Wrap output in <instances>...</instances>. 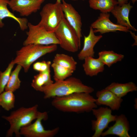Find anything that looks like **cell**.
<instances>
[{
    "label": "cell",
    "instance_id": "cell-1",
    "mask_svg": "<svg viewBox=\"0 0 137 137\" xmlns=\"http://www.w3.org/2000/svg\"><path fill=\"white\" fill-rule=\"evenodd\" d=\"M51 104L57 109L64 112H88L96 108V99L90 93L76 92L53 98Z\"/></svg>",
    "mask_w": 137,
    "mask_h": 137
},
{
    "label": "cell",
    "instance_id": "cell-2",
    "mask_svg": "<svg viewBox=\"0 0 137 137\" xmlns=\"http://www.w3.org/2000/svg\"><path fill=\"white\" fill-rule=\"evenodd\" d=\"M94 91L91 87L85 85L81 80L74 77H70L61 81H55L43 88L41 92L47 99L66 96L76 92L91 93Z\"/></svg>",
    "mask_w": 137,
    "mask_h": 137
},
{
    "label": "cell",
    "instance_id": "cell-3",
    "mask_svg": "<svg viewBox=\"0 0 137 137\" xmlns=\"http://www.w3.org/2000/svg\"><path fill=\"white\" fill-rule=\"evenodd\" d=\"M38 107L36 105L28 108L21 107L12 111L9 116H3L2 117L10 125L6 136L12 137L14 134L16 137H20L21 129L31 124L38 116L40 112L38 111Z\"/></svg>",
    "mask_w": 137,
    "mask_h": 137
},
{
    "label": "cell",
    "instance_id": "cell-4",
    "mask_svg": "<svg viewBox=\"0 0 137 137\" xmlns=\"http://www.w3.org/2000/svg\"><path fill=\"white\" fill-rule=\"evenodd\" d=\"M57 45H43L30 44L25 45L16 52L13 63L21 65L25 72L28 71L31 64L37 60L47 54L56 51Z\"/></svg>",
    "mask_w": 137,
    "mask_h": 137
},
{
    "label": "cell",
    "instance_id": "cell-5",
    "mask_svg": "<svg viewBox=\"0 0 137 137\" xmlns=\"http://www.w3.org/2000/svg\"><path fill=\"white\" fill-rule=\"evenodd\" d=\"M60 47L72 53L77 52L80 47L81 42L74 29L64 18L54 31Z\"/></svg>",
    "mask_w": 137,
    "mask_h": 137
},
{
    "label": "cell",
    "instance_id": "cell-6",
    "mask_svg": "<svg viewBox=\"0 0 137 137\" xmlns=\"http://www.w3.org/2000/svg\"><path fill=\"white\" fill-rule=\"evenodd\" d=\"M61 4L56 2L45 4L40 12L41 19L38 25L48 31L54 32L65 18Z\"/></svg>",
    "mask_w": 137,
    "mask_h": 137
},
{
    "label": "cell",
    "instance_id": "cell-7",
    "mask_svg": "<svg viewBox=\"0 0 137 137\" xmlns=\"http://www.w3.org/2000/svg\"><path fill=\"white\" fill-rule=\"evenodd\" d=\"M28 31L27 37L23 43V45L30 44L43 45L59 44V40L54 32L50 31L38 25L30 22L27 24Z\"/></svg>",
    "mask_w": 137,
    "mask_h": 137
},
{
    "label": "cell",
    "instance_id": "cell-8",
    "mask_svg": "<svg viewBox=\"0 0 137 137\" xmlns=\"http://www.w3.org/2000/svg\"><path fill=\"white\" fill-rule=\"evenodd\" d=\"M48 118L46 112H39L38 116L33 123L22 128L20 131L21 135L26 137H53L59 132V128L57 127L52 130H46L42 121Z\"/></svg>",
    "mask_w": 137,
    "mask_h": 137
},
{
    "label": "cell",
    "instance_id": "cell-9",
    "mask_svg": "<svg viewBox=\"0 0 137 137\" xmlns=\"http://www.w3.org/2000/svg\"><path fill=\"white\" fill-rule=\"evenodd\" d=\"M112 110L107 107H101L93 109V115L96 118L91 121L92 129L94 131L92 137H100L109 123L115 121L117 115L112 114Z\"/></svg>",
    "mask_w": 137,
    "mask_h": 137
},
{
    "label": "cell",
    "instance_id": "cell-10",
    "mask_svg": "<svg viewBox=\"0 0 137 137\" xmlns=\"http://www.w3.org/2000/svg\"><path fill=\"white\" fill-rule=\"evenodd\" d=\"M110 17V14L108 13L101 12L100 14L97 19L91 25L94 33L99 32L103 34L117 31L129 32L130 30L127 28L112 22Z\"/></svg>",
    "mask_w": 137,
    "mask_h": 137
},
{
    "label": "cell",
    "instance_id": "cell-11",
    "mask_svg": "<svg viewBox=\"0 0 137 137\" xmlns=\"http://www.w3.org/2000/svg\"><path fill=\"white\" fill-rule=\"evenodd\" d=\"M45 0H9L8 5L12 10L20 16H27L37 12Z\"/></svg>",
    "mask_w": 137,
    "mask_h": 137
},
{
    "label": "cell",
    "instance_id": "cell-12",
    "mask_svg": "<svg viewBox=\"0 0 137 137\" xmlns=\"http://www.w3.org/2000/svg\"><path fill=\"white\" fill-rule=\"evenodd\" d=\"M61 8L65 18L75 31L79 39L81 42L82 22L81 16L78 12L71 4L62 0Z\"/></svg>",
    "mask_w": 137,
    "mask_h": 137
},
{
    "label": "cell",
    "instance_id": "cell-13",
    "mask_svg": "<svg viewBox=\"0 0 137 137\" xmlns=\"http://www.w3.org/2000/svg\"><path fill=\"white\" fill-rule=\"evenodd\" d=\"M97 105H105L109 107L112 110H117L120 108L123 101L120 98L111 91L105 88L97 91L96 94Z\"/></svg>",
    "mask_w": 137,
    "mask_h": 137
},
{
    "label": "cell",
    "instance_id": "cell-14",
    "mask_svg": "<svg viewBox=\"0 0 137 137\" xmlns=\"http://www.w3.org/2000/svg\"><path fill=\"white\" fill-rule=\"evenodd\" d=\"M114 124L109 127L106 131L103 132L101 136L104 137L113 135L119 137H130L128 133L130 129V124L126 116L123 114L117 115Z\"/></svg>",
    "mask_w": 137,
    "mask_h": 137
},
{
    "label": "cell",
    "instance_id": "cell-15",
    "mask_svg": "<svg viewBox=\"0 0 137 137\" xmlns=\"http://www.w3.org/2000/svg\"><path fill=\"white\" fill-rule=\"evenodd\" d=\"M93 29L90 26L88 35L87 36H84L83 47L78 55L79 60H84L87 57H94V47L102 37L101 35H96Z\"/></svg>",
    "mask_w": 137,
    "mask_h": 137
},
{
    "label": "cell",
    "instance_id": "cell-16",
    "mask_svg": "<svg viewBox=\"0 0 137 137\" xmlns=\"http://www.w3.org/2000/svg\"><path fill=\"white\" fill-rule=\"evenodd\" d=\"M132 7L129 2L121 6L116 5L110 12L116 19L118 24L136 31V29L131 24L129 19V13Z\"/></svg>",
    "mask_w": 137,
    "mask_h": 137
},
{
    "label": "cell",
    "instance_id": "cell-17",
    "mask_svg": "<svg viewBox=\"0 0 137 137\" xmlns=\"http://www.w3.org/2000/svg\"><path fill=\"white\" fill-rule=\"evenodd\" d=\"M8 1L9 0H0V28L3 27L4 25L2 20L5 18H8L16 21L18 24L21 30L24 31L28 28L27 19L24 18L17 17L10 12L7 7Z\"/></svg>",
    "mask_w": 137,
    "mask_h": 137
},
{
    "label": "cell",
    "instance_id": "cell-18",
    "mask_svg": "<svg viewBox=\"0 0 137 137\" xmlns=\"http://www.w3.org/2000/svg\"><path fill=\"white\" fill-rule=\"evenodd\" d=\"M84 60L82 67L87 75L92 77L104 71L105 65L98 58L89 57L85 58Z\"/></svg>",
    "mask_w": 137,
    "mask_h": 137
},
{
    "label": "cell",
    "instance_id": "cell-19",
    "mask_svg": "<svg viewBox=\"0 0 137 137\" xmlns=\"http://www.w3.org/2000/svg\"><path fill=\"white\" fill-rule=\"evenodd\" d=\"M105 88L111 91L121 98L125 96L129 92L137 90L136 85L132 82L124 83L113 82Z\"/></svg>",
    "mask_w": 137,
    "mask_h": 137
},
{
    "label": "cell",
    "instance_id": "cell-20",
    "mask_svg": "<svg viewBox=\"0 0 137 137\" xmlns=\"http://www.w3.org/2000/svg\"><path fill=\"white\" fill-rule=\"evenodd\" d=\"M54 83L52 80L50 68L34 76L31 83L32 87L37 91L41 92L44 87Z\"/></svg>",
    "mask_w": 137,
    "mask_h": 137
},
{
    "label": "cell",
    "instance_id": "cell-21",
    "mask_svg": "<svg viewBox=\"0 0 137 137\" xmlns=\"http://www.w3.org/2000/svg\"><path fill=\"white\" fill-rule=\"evenodd\" d=\"M90 7L102 13H109L118 4L116 0H89Z\"/></svg>",
    "mask_w": 137,
    "mask_h": 137
},
{
    "label": "cell",
    "instance_id": "cell-22",
    "mask_svg": "<svg viewBox=\"0 0 137 137\" xmlns=\"http://www.w3.org/2000/svg\"><path fill=\"white\" fill-rule=\"evenodd\" d=\"M98 58L104 65L110 67L113 64L122 60L124 56L112 50H103L99 52Z\"/></svg>",
    "mask_w": 137,
    "mask_h": 137
},
{
    "label": "cell",
    "instance_id": "cell-23",
    "mask_svg": "<svg viewBox=\"0 0 137 137\" xmlns=\"http://www.w3.org/2000/svg\"><path fill=\"white\" fill-rule=\"evenodd\" d=\"M53 62L74 71L76 69L77 64L72 57L63 54H57L54 56Z\"/></svg>",
    "mask_w": 137,
    "mask_h": 137
},
{
    "label": "cell",
    "instance_id": "cell-24",
    "mask_svg": "<svg viewBox=\"0 0 137 137\" xmlns=\"http://www.w3.org/2000/svg\"><path fill=\"white\" fill-rule=\"evenodd\" d=\"M22 67L21 65H17L15 69L11 72L9 79L5 87V91H10L14 92L20 88L21 81L19 75Z\"/></svg>",
    "mask_w": 137,
    "mask_h": 137
},
{
    "label": "cell",
    "instance_id": "cell-25",
    "mask_svg": "<svg viewBox=\"0 0 137 137\" xmlns=\"http://www.w3.org/2000/svg\"><path fill=\"white\" fill-rule=\"evenodd\" d=\"M15 100L13 92L5 91L0 93V106L4 109L9 111L14 107Z\"/></svg>",
    "mask_w": 137,
    "mask_h": 137
},
{
    "label": "cell",
    "instance_id": "cell-26",
    "mask_svg": "<svg viewBox=\"0 0 137 137\" xmlns=\"http://www.w3.org/2000/svg\"><path fill=\"white\" fill-rule=\"evenodd\" d=\"M51 66L53 70V78L55 81L65 80L71 76L74 71L53 62Z\"/></svg>",
    "mask_w": 137,
    "mask_h": 137
},
{
    "label": "cell",
    "instance_id": "cell-27",
    "mask_svg": "<svg viewBox=\"0 0 137 137\" xmlns=\"http://www.w3.org/2000/svg\"><path fill=\"white\" fill-rule=\"evenodd\" d=\"M15 64L12 60L4 72H0V93L4 91L9 79L11 71Z\"/></svg>",
    "mask_w": 137,
    "mask_h": 137
},
{
    "label": "cell",
    "instance_id": "cell-28",
    "mask_svg": "<svg viewBox=\"0 0 137 137\" xmlns=\"http://www.w3.org/2000/svg\"><path fill=\"white\" fill-rule=\"evenodd\" d=\"M51 62L43 61L35 63L33 65V68L35 71L40 72L45 71L50 68Z\"/></svg>",
    "mask_w": 137,
    "mask_h": 137
},
{
    "label": "cell",
    "instance_id": "cell-29",
    "mask_svg": "<svg viewBox=\"0 0 137 137\" xmlns=\"http://www.w3.org/2000/svg\"><path fill=\"white\" fill-rule=\"evenodd\" d=\"M128 0H117L118 5L121 6L125 4L128 3Z\"/></svg>",
    "mask_w": 137,
    "mask_h": 137
},
{
    "label": "cell",
    "instance_id": "cell-30",
    "mask_svg": "<svg viewBox=\"0 0 137 137\" xmlns=\"http://www.w3.org/2000/svg\"><path fill=\"white\" fill-rule=\"evenodd\" d=\"M129 32H130V33L132 37L134 39V40H135V42L133 44V45H137V36H136L135 35L134 33L132 32L130 30Z\"/></svg>",
    "mask_w": 137,
    "mask_h": 137
},
{
    "label": "cell",
    "instance_id": "cell-31",
    "mask_svg": "<svg viewBox=\"0 0 137 137\" xmlns=\"http://www.w3.org/2000/svg\"><path fill=\"white\" fill-rule=\"evenodd\" d=\"M133 4H134L137 1V0H131Z\"/></svg>",
    "mask_w": 137,
    "mask_h": 137
},
{
    "label": "cell",
    "instance_id": "cell-32",
    "mask_svg": "<svg viewBox=\"0 0 137 137\" xmlns=\"http://www.w3.org/2000/svg\"><path fill=\"white\" fill-rule=\"evenodd\" d=\"M62 0H56V2L58 3H61Z\"/></svg>",
    "mask_w": 137,
    "mask_h": 137
},
{
    "label": "cell",
    "instance_id": "cell-33",
    "mask_svg": "<svg viewBox=\"0 0 137 137\" xmlns=\"http://www.w3.org/2000/svg\"><path fill=\"white\" fill-rule=\"evenodd\" d=\"M72 1H77V0H71Z\"/></svg>",
    "mask_w": 137,
    "mask_h": 137
}]
</instances>
